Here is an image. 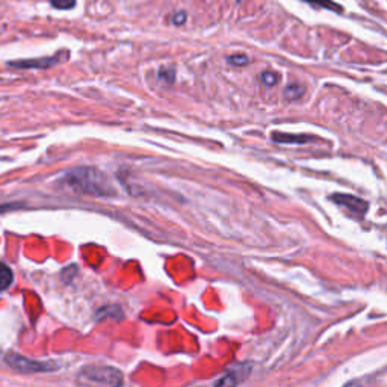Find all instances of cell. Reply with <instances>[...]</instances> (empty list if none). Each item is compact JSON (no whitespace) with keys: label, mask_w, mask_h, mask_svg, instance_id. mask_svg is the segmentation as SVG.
Returning a JSON list of instances; mask_svg holds the SVG:
<instances>
[{"label":"cell","mask_w":387,"mask_h":387,"mask_svg":"<svg viewBox=\"0 0 387 387\" xmlns=\"http://www.w3.org/2000/svg\"><path fill=\"white\" fill-rule=\"evenodd\" d=\"M61 185L79 194L109 197L113 195V188L104 173L96 168H74L61 177Z\"/></svg>","instance_id":"cell-1"},{"label":"cell","mask_w":387,"mask_h":387,"mask_svg":"<svg viewBox=\"0 0 387 387\" xmlns=\"http://www.w3.org/2000/svg\"><path fill=\"white\" fill-rule=\"evenodd\" d=\"M6 365L18 372V374H44V372H55L59 369V365L56 362H41V360H32L20 354L9 353L5 357Z\"/></svg>","instance_id":"cell-2"},{"label":"cell","mask_w":387,"mask_h":387,"mask_svg":"<svg viewBox=\"0 0 387 387\" xmlns=\"http://www.w3.org/2000/svg\"><path fill=\"white\" fill-rule=\"evenodd\" d=\"M79 378L84 383L103 384V386H121L123 374L112 366H87L81 371Z\"/></svg>","instance_id":"cell-3"},{"label":"cell","mask_w":387,"mask_h":387,"mask_svg":"<svg viewBox=\"0 0 387 387\" xmlns=\"http://www.w3.org/2000/svg\"><path fill=\"white\" fill-rule=\"evenodd\" d=\"M331 200L336 204L348 209L356 216H363L368 210V203L365 200L350 195V194H334V195H331Z\"/></svg>","instance_id":"cell-4"},{"label":"cell","mask_w":387,"mask_h":387,"mask_svg":"<svg viewBox=\"0 0 387 387\" xmlns=\"http://www.w3.org/2000/svg\"><path fill=\"white\" fill-rule=\"evenodd\" d=\"M250 371H251V366L245 365V363L233 366L219 380H216L215 384H218V386H236L248 377Z\"/></svg>","instance_id":"cell-5"},{"label":"cell","mask_w":387,"mask_h":387,"mask_svg":"<svg viewBox=\"0 0 387 387\" xmlns=\"http://www.w3.org/2000/svg\"><path fill=\"white\" fill-rule=\"evenodd\" d=\"M58 62H61V53H58V55H55V56H50V58H36V59L11 61V62H8V65H9V67H14V68L27 70V68H49V67L56 65Z\"/></svg>","instance_id":"cell-6"},{"label":"cell","mask_w":387,"mask_h":387,"mask_svg":"<svg viewBox=\"0 0 387 387\" xmlns=\"http://www.w3.org/2000/svg\"><path fill=\"white\" fill-rule=\"evenodd\" d=\"M273 141L274 142H280V144H290V142H296V144H305L313 141L312 136H304V135H288V133H282V132H276L273 135Z\"/></svg>","instance_id":"cell-7"},{"label":"cell","mask_w":387,"mask_h":387,"mask_svg":"<svg viewBox=\"0 0 387 387\" xmlns=\"http://www.w3.org/2000/svg\"><path fill=\"white\" fill-rule=\"evenodd\" d=\"M14 282V273L12 269L6 265L0 262V292L6 290Z\"/></svg>","instance_id":"cell-8"},{"label":"cell","mask_w":387,"mask_h":387,"mask_svg":"<svg viewBox=\"0 0 387 387\" xmlns=\"http://www.w3.org/2000/svg\"><path fill=\"white\" fill-rule=\"evenodd\" d=\"M304 93H305V90H304L302 85H299V84H290V85L286 87V90H285V97H286L288 100H298V98H301V97L304 96Z\"/></svg>","instance_id":"cell-9"},{"label":"cell","mask_w":387,"mask_h":387,"mask_svg":"<svg viewBox=\"0 0 387 387\" xmlns=\"http://www.w3.org/2000/svg\"><path fill=\"white\" fill-rule=\"evenodd\" d=\"M310 5H315V6H319V8H325V9H330V11H334V12H342V6L334 3L333 0H304Z\"/></svg>","instance_id":"cell-10"},{"label":"cell","mask_w":387,"mask_h":387,"mask_svg":"<svg viewBox=\"0 0 387 387\" xmlns=\"http://www.w3.org/2000/svg\"><path fill=\"white\" fill-rule=\"evenodd\" d=\"M158 78H159V81H162L165 84H173L176 79V70L173 67H162L158 71Z\"/></svg>","instance_id":"cell-11"},{"label":"cell","mask_w":387,"mask_h":387,"mask_svg":"<svg viewBox=\"0 0 387 387\" xmlns=\"http://www.w3.org/2000/svg\"><path fill=\"white\" fill-rule=\"evenodd\" d=\"M260 81L263 85L266 87H274L279 81H280V76L277 73H273V71H263L260 74Z\"/></svg>","instance_id":"cell-12"},{"label":"cell","mask_w":387,"mask_h":387,"mask_svg":"<svg viewBox=\"0 0 387 387\" xmlns=\"http://www.w3.org/2000/svg\"><path fill=\"white\" fill-rule=\"evenodd\" d=\"M227 62L235 65V67H242V65H247L250 62V59L245 55H231V56L227 58Z\"/></svg>","instance_id":"cell-13"},{"label":"cell","mask_w":387,"mask_h":387,"mask_svg":"<svg viewBox=\"0 0 387 387\" xmlns=\"http://www.w3.org/2000/svg\"><path fill=\"white\" fill-rule=\"evenodd\" d=\"M52 6L56 9H71L76 5V0H50Z\"/></svg>","instance_id":"cell-14"},{"label":"cell","mask_w":387,"mask_h":387,"mask_svg":"<svg viewBox=\"0 0 387 387\" xmlns=\"http://www.w3.org/2000/svg\"><path fill=\"white\" fill-rule=\"evenodd\" d=\"M171 21H173L174 24H177V26L183 24V23L186 21V12H185V11H179V12H176V14L171 17Z\"/></svg>","instance_id":"cell-15"}]
</instances>
